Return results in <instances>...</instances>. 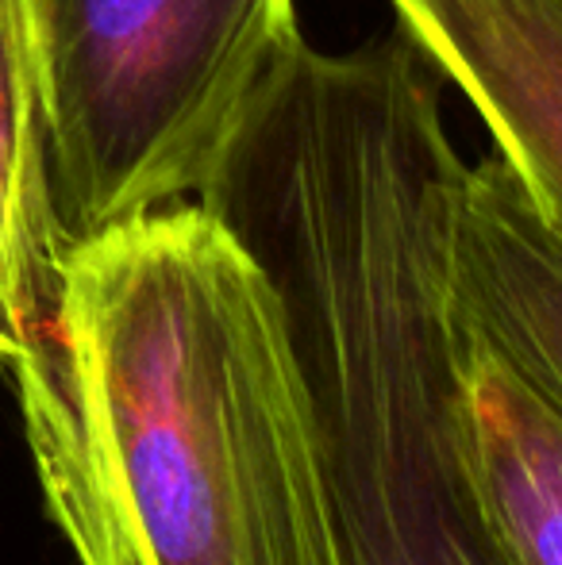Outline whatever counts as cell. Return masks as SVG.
<instances>
[{
  "mask_svg": "<svg viewBox=\"0 0 562 565\" xmlns=\"http://www.w3.org/2000/svg\"><path fill=\"white\" fill-rule=\"evenodd\" d=\"M470 166L405 28L293 35L201 204L271 274L305 365L339 565H509L455 431L450 238Z\"/></svg>",
  "mask_w": 562,
  "mask_h": 565,
  "instance_id": "obj_1",
  "label": "cell"
},
{
  "mask_svg": "<svg viewBox=\"0 0 562 565\" xmlns=\"http://www.w3.org/2000/svg\"><path fill=\"white\" fill-rule=\"evenodd\" d=\"M8 370L46 515L82 565H339L282 297L201 201L70 246Z\"/></svg>",
  "mask_w": 562,
  "mask_h": 565,
  "instance_id": "obj_2",
  "label": "cell"
},
{
  "mask_svg": "<svg viewBox=\"0 0 562 565\" xmlns=\"http://www.w3.org/2000/svg\"><path fill=\"white\" fill-rule=\"evenodd\" d=\"M66 243L197 193L297 35L293 0H28Z\"/></svg>",
  "mask_w": 562,
  "mask_h": 565,
  "instance_id": "obj_3",
  "label": "cell"
},
{
  "mask_svg": "<svg viewBox=\"0 0 562 565\" xmlns=\"http://www.w3.org/2000/svg\"><path fill=\"white\" fill-rule=\"evenodd\" d=\"M562 235V0H390Z\"/></svg>",
  "mask_w": 562,
  "mask_h": 565,
  "instance_id": "obj_4",
  "label": "cell"
},
{
  "mask_svg": "<svg viewBox=\"0 0 562 565\" xmlns=\"http://www.w3.org/2000/svg\"><path fill=\"white\" fill-rule=\"evenodd\" d=\"M450 404L474 500L505 562L562 565V408L481 339L463 308Z\"/></svg>",
  "mask_w": 562,
  "mask_h": 565,
  "instance_id": "obj_5",
  "label": "cell"
},
{
  "mask_svg": "<svg viewBox=\"0 0 562 565\" xmlns=\"http://www.w3.org/2000/svg\"><path fill=\"white\" fill-rule=\"evenodd\" d=\"M450 285L481 339L562 408V235L501 154L470 166Z\"/></svg>",
  "mask_w": 562,
  "mask_h": 565,
  "instance_id": "obj_6",
  "label": "cell"
},
{
  "mask_svg": "<svg viewBox=\"0 0 562 565\" xmlns=\"http://www.w3.org/2000/svg\"><path fill=\"white\" fill-rule=\"evenodd\" d=\"M66 235L51 193L43 82L28 0H0V365L51 316Z\"/></svg>",
  "mask_w": 562,
  "mask_h": 565,
  "instance_id": "obj_7",
  "label": "cell"
}]
</instances>
